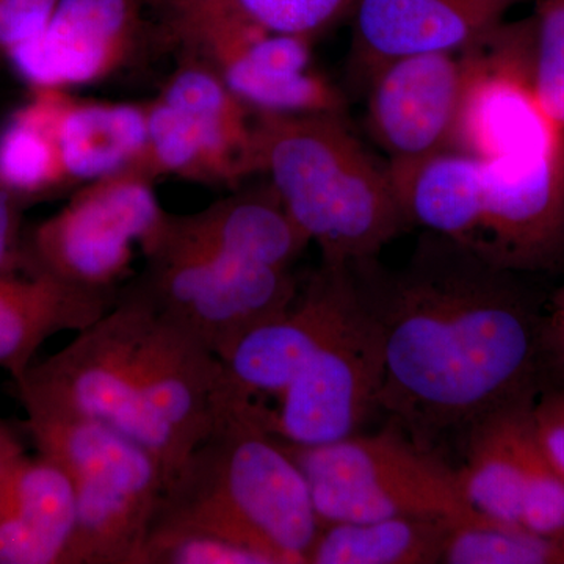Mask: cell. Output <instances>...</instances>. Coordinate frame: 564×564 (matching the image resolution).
Here are the masks:
<instances>
[{
  "label": "cell",
  "mask_w": 564,
  "mask_h": 564,
  "mask_svg": "<svg viewBox=\"0 0 564 564\" xmlns=\"http://www.w3.org/2000/svg\"><path fill=\"white\" fill-rule=\"evenodd\" d=\"M220 380L214 352L121 288L109 313L11 384L28 414L90 419L131 437L169 485L217 421Z\"/></svg>",
  "instance_id": "cell-2"
},
{
  "label": "cell",
  "mask_w": 564,
  "mask_h": 564,
  "mask_svg": "<svg viewBox=\"0 0 564 564\" xmlns=\"http://www.w3.org/2000/svg\"><path fill=\"white\" fill-rule=\"evenodd\" d=\"M22 430L36 454L57 463L73 484L77 527L69 564H140L166 486L158 458L90 419L28 414Z\"/></svg>",
  "instance_id": "cell-5"
},
{
  "label": "cell",
  "mask_w": 564,
  "mask_h": 564,
  "mask_svg": "<svg viewBox=\"0 0 564 564\" xmlns=\"http://www.w3.org/2000/svg\"><path fill=\"white\" fill-rule=\"evenodd\" d=\"M383 377V329L361 292L348 321L281 393L269 430L282 443L304 447L350 437L378 408Z\"/></svg>",
  "instance_id": "cell-11"
},
{
  "label": "cell",
  "mask_w": 564,
  "mask_h": 564,
  "mask_svg": "<svg viewBox=\"0 0 564 564\" xmlns=\"http://www.w3.org/2000/svg\"><path fill=\"white\" fill-rule=\"evenodd\" d=\"M404 221L473 251L484 209V166L462 151L444 150L386 165Z\"/></svg>",
  "instance_id": "cell-19"
},
{
  "label": "cell",
  "mask_w": 564,
  "mask_h": 564,
  "mask_svg": "<svg viewBox=\"0 0 564 564\" xmlns=\"http://www.w3.org/2000/svg\"><path fill=\"white\" fill-rule=\"evenodd\" d=\"M530 423L541 451L564 477V397H547L530 406Z\"/></svg>",
  "instance_id": "cell-31"
},
{
  "label": "cell",
  "mask_w": 564,
  "mask_h": 564,
  "mask_svg": "<svg viewBox=\"0 0 564 564\" xmlns=\"http://www.w3.org/2000/svg\"><path fill=\"white\" fill-rule=\"evenodd\" d=\"M463 52L454 150L478 161L541 154L564 141L533 87V18L497 25Z\"/></svg>",
  "instance_id": "cell-10"
},
{
  "label": "cell",
  "mask_w": 564,
  "mask_h": 564,
  "mask_svg": "<svg viewBox=\"0 0 564 564\" xmlns=\"http://www.w3.org/2000/svg\"><path fill=\"white\" fill-rule=\"evenodd\" d=\"M139 276L121 285L218 359L276 317L300 292L292 270L203 247L169 228V215Z\"/></svg>",
  "instance_id": "cell-6"
},
{
  "label": "cell",
  "mask_w": 564,
  "mask_h": 564,
  "mask_svg": "<svg viewBox=\"0 0 564 564\" xmlns=\"http://www.w3.org/2000/svg\"><path fill=\"white\" fill-rule=\"evenodd\" d=\"M285 447L310 485L321 527L403 516L458 521L477 513L456 470L402 434L356 433L337 443Z\"/></svg>",
  "instance_id": "cell-7"
},
{
  "label": "cell",
  "mask_w": 564,
  "mask_h": 564,
  "mask_svg": "<svg viewBox=\"0 0 564 564\" xmlns=\"http://www.w3.org/2000/svg\"><path fill=\"white\" fill-rule=\"evenodd\" d=\"M141 35V0H61L44 31L7 63L31 88L70 90L129 65Z\"/></svg>",
  "instance_id": "cell-14"
},
{
  "label": "cell",
  "mask_w": 564,
  "mask_h": 564,
  "mask_svg": "<svg viewBox=\"0 0 564 564\" xmlns=\"http://www.w3.org/2000/svg\"><path fill=\"white\" fill-rule=\"evenodd\" d=\"M361 302L351 267L322 269L299 292L291 306L245 334L220 358L218 414L242 410L256 397L281 393L314 352L333 336Z\"/></svg>",
  "instance_id": "cell-12"
},
{
  "label": "cell",
  "mask_w": 564,
  "mask_h": 564,
  "mask_svg": "<svg viewBox=\"0 0 564 564\" xmlns=\"http://www.w3.org/2000/svg\"><path fill=\"white\" fill-rule=\"evenodd\" d=\"M524 469L521 524L536 533L564 538V477L534 440L530 413L524 440Z\"/></svg>",
  "instance_id": "cell-28"
},
{
  "label": "cell",
  "mask_w": 564,
  "mask_h": 564,
  "mask_svg": "<svg viewBox=\"0 0 564 564\" xmlns=\"http://www.w3.org/2000/svg\"><path fill=\"white\" fill-rule=\"evenodd\" d=\"M441 563L564 564V538L475 513L451 522Z\"/></svg>",
  "instance_id": "cell-25"
},
{
  "label": "cell",
  "mask_w": 564,
  "mask_h": 564,
  "mask_svg": "<svg viewBox=\"0 0 564 564\" xmlns=\"http://www.w3.org/2000/svg\"><path fill=\"white\" fill-rule=\"evenodd\" d=\"M552 334L555 343L562 348L564 355V288L555 300L554 315H552Z\"/></svg>",
  "instance_id": "cell-34"
},
{
  "label": "cell",
  "mask_w": 564,
  "mask_h": 564,
  "mask_svg": "<svg viewBox=\"0 0 564 564\" xmlns=\"http://www.w3.org/2000/svg\"><path fill=\"white\" fill-rule=\"evenodd\" d=\"M152 529L214 534L267 564H307L321 521L302 469L254 404L215 421L166 485Z\"/></svg>",
  "instance_id": "cell-3"
},
{
  "label": "cell",
  "mask_w": 564,
  "mask_h": 564,
  "mask_svg": "<svg viewBox=\"0 0 564 564\" xmlns=\"http://www.w3.org/2000/svg\"><path fill=\"white\" fill-rule=\"evenodd\" d=\"M52 132L68 187H82L135 169L147 147V106L82 99L58 88Z\"/></svg>",
  "instance_id": "cell-21"
},
{
  "label": "cell",
  "mask_w": 564,
  "mask_h": 564,
  "mask_svg": "<svg viewBox=\"0 0 564 564\" xmlns=\"http://www.w3.org/2000/svg\"><path fill=\"white\" fill-rule=\"evenodd\" d=\"M533 87L545 113L564 128V0H543L534 13Z\"/></svg>",
  "instance_id": "cell-27"
},
{
  "label": "cell",
  "mask_w": 564,
  "mask_h": 564,
  "mask_svg": "<svg viewBox=\"0 0 564 564\" xmlns=\"http://www.w3.org/2000/svg\"><path fill=\"white\" fill-rule=\"evenodd\" d=\"M529 413L524 400L467 429L466 462L456 474L467 503L485 518L521 524Z\"/></svg>",
  "instance_id": "cell-22"
},
{
  "label": "cell",
  "mask_w": 564,
  "mask_h": 564,
  "mask_svg": "<svg viewBox=\"0 0 564 564\" xmlns=\"http://www.w3.org/2000/svg\"><path fill=\"white\" fill-rule=\"evenodd\" d=\"M522 0H358L352 63L369 79L408 55L458 52L484 39Z\"/></svg>",
  "instance_id": "cell-16"
},
{
  "label": "cell",
  "mask_w": 564,
  "mask_h": 564,
  "mask_svg": "<svg viewBox=\"0 0 564 564\" xmlns=\"http://www.w3.org/2000/svg\"><path fill=\"white\" fill-rule=\"evenodd\" d=\"M61 0H0V65L46 28Z\"/></svg>",
  "instance_id": "cell-30"
},
{
  "label": "cell",
  "mask_w": 564,
  "mask_h": 564,
  "mask_svg": "<svg viewBox=\"0 0 564 564\" xmlns=\"http://www.w3.org/2000/svg\"><path fill=\"white\" fill-rule=\"evenodd\" d=\"M77 527L68 474L47 456H14L0 469V564H69Z\"/></svg>",
  "instance_id": "cell-17"
},
{
  "label": "cell",
  "mask_w": 564,
  "mask_h": 564,
  "mask_svg": "<svg viewBox=\"0 0 564 564\" xmlns=\"http://www.w3.org/2000/svg\"><path fill=\"white\" fill-rule=\"evenodd\" d=\"M367 84V126L391 161L454 150L463 55H408L380 66Z\"/></svg>",
  "instance_id": "cell-15"
},
{
  "label": "cell",
  "mask_w": 564,
  "mask_h": 564,
  "mask_svg": "<svg viewBox=\"0 0 564 564\" xmlns=\"http://www.w3.org/2000/svg\"><path fill=\"white\" fill-rule=\"evenodd\" d=\"M162 33L256 113H344L340 91L313 68V39L223 17L163 18Z\"/></svg>",
  "instance_id": "cell-9"
},
{
  "label": "cell",
  "mask_w": 564,
  "mask_h": 564,
  "mask_svg": "<svg viewBox=\"0 0 564 564\" xmlns=\"http://www.w3.org/2000/svg\"><path fill=\"white\" fill-rule=\"evenodd\" d=\"M169 228L203 247L282 270H292L311 245L269 182L196 214H169Z\"/></svg>",
  "instance_id": "cell-20"
},
{
  "label": "cell",
  "mask_w": 564,
  "mask_h": 564,
  "mask_svg": "<svg viewBox=\"0 0 564 564\" xmlns=\"http://www.w3.org/2000/svg\"><path fill=\"white\" fill-rule=\"evenodd\" d=\"M25 204L0 185V274L21 272L24 261Z\"/></svg>",
  "instance_id": "cell-32"
},
{
  "label": "cell",
  "mask_w": 564,
  "mask_h": 564,
  "mask_svg": "<svg viewBox=\"0 0 564 564\" xmlns=\"http://www.w3.org/2000/svg\"><path fill=\"white\" fill-rule=\"evenodd\" d=\"M358 0H166L165 18L223 17L267 31L315 39L352 13Z\"/></svg>",
  "instance_id": "cell-26"
},
{
  "label": "cell",
  "mask_w": 564,
  "mask_h": 564,
  "mask_svg": "<svg viewBox=\"0 0 564 564\" xmlns=\"http://www.w3.org/2000/svg\"><path fill=\"white\" fill-rule=\"evenodd\" d=\"M57 88H32L0 128V185L22 203L66 191L52 122Z\"/></svg>",
  "instance_id": "cell-24"
},
{
  "label": "cell",
  "mask_w": 564,
  "mask_h": 564,
  "mask_svg": "<svg viewBox=\"0 0 564 564\" xmlns=\"http://www.w3.org/2000/svg\"><path fill=\"white\" fill-rule=\"evenodd\" d=\"M22 452H25V448L20 434L10 423L0 419V469Z\"/></svg>",
  "instance_id": "cell-33"
},
{
  "label": "cell",
  "mask_w": 564,
  "mask_h": 564,
  "mask_svg": "<svg viewBox=\"0 0 564 564\" xmlns=\"http://www.w3.org/2000/svg\"><path fill=\"white\" fill-rule=\"evenodd\" d=\"M452 519L403 516L322 525L307 564H433Z\"/></svg>",
  "instance_id": "cell-23"
},
{
  "label": "cell",
  "mask_w": 564,
  "mask_h": 564,
  "mask_svg": "<svg viewBox=\"0 0 564 564\" xmlns=\"http://www.w3.org/2000/svg\"><path fill=\"white\" fill-rule=\"evenodd\" d=\"M481 166L484 209L470 254L505 272L552 265L564 251V141Z\"/></svg>",
  "instance_id": "cell-13"
},
{
  "label": "cell",
  "mask_w": 564,
  "mask_h": 564,
  "mask_svg": "<svg viewBox=\"0 0 564 564\" xmlns=\"http://www.w3.org/2000/svg\"><path fill=\"white\" fill-rule=\"evenodd\" d=\"M445 245L423 252L381 295L361 289L383 329L378 408L425 451L448 430L524 402L540 345L505 270Z\"/></svg>",
  "instance_id": "cell-1"
},
{
  "label": "cell",
  "mask_w": 564,
  "mask_h": 564,
  "mask_svg": "<svg viewBox=\"0 0 564 564\" xmlns=\"http://www.w3.org/2000/svg\"><path fill=\"white\" fill-rule=\"evenodd\" d=\"M152 185L135 169L82 185L57 214L25 231L22 270L118 293L133 248L150 250L169 215Z\"/></svg>",
  "instance_id": "cell-8"
},
{
  "label": "cell",
  "mask_w": 564,
  "mask_h": 564,
  "mask_svg": "<svg viewBox=\"0 0 564 564\" xmlns=\"http://www.w3.org/2000/svg\"><path fill=\"white\" fill-rule=\"evenodd\" d=\"M250 169L265 176L325 265L369 261L406 223L388 170L340 113L252 111Z\"/></svg>",
  "instance_id": "cell-4"
},
{
  "label": "cell",
  "mask_w": 564,
  "mask_h": 564,
  "mask_svg": "<svg viewBox=\"0 0 564 564\" xmlns=\"http://www.w3.org/2000/svg\"><path fill=\"white\" fill-rule=\"evenodd\" d=\"M140 564H267L261 555L214 534L152 529Z\"/></svg>",
  "instance_id": "cell-29"
},
{
  "label": "cell",
  "mask_w": 564,
  "mask_h": 564,
  "mask_svg": "<svg viewBox=\"0 0 564 564\" xmlns=\"http://www.w3.org/2000/svg\"><path fill=\"white\" fill-rule=\"evenodd\" d=\"M118 293L96 292L51 274H0V369L11 381L28 372L50 337L79 333L109 313Z\"/></svg>",
  "instance_id": "cell-18"
}]
</instances>
